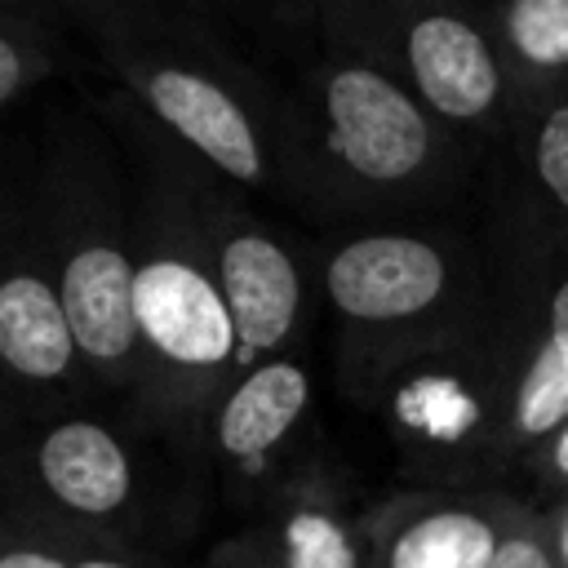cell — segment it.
Returning a JSON list of instances; mask_svg holds the SVG:
<instances>
[{
	"label": "cell",
	"instance_id": "obj_2",
	"mask_svg": "<svg viewBox=\"0 0 568 568\" xmlns=\"http://www.w3.org/2000/svg\"><path fill=\"white\" fill-rule=\"evenodd\" d=\"M138 324L155 364L164 368L160 404L186 444H204V426L235 368V320L222 284L182 257H151L138 266Z\"/></svg>",
	"mask_w": 568,
	"mask_h": 568
},
{
	"label": "cell",
	"instance_id": "obj_14",
	"mask_svg": "<svg viewBox=\"0 0 568 568\" xmlns=\"http://www.w3.org/2000/svg\"><path fill=\"white\" fill-rule=\"evenodd\" d=\"M0 568H173V564L151 550L71 537V532H58V528H44V524H31L4 510Z\"/></svg>",
	"mask_w": 568,
	"mask_h": 568
},
{
	"label": "cell",
	"instance_id": "obj_18",
	"mask_svg": "<svg viewBox=\"0 0 568 568\" xmlns=\"http://www.w3.org/2000/svg\"><path fill=\"white\" fill-rule=\"evenodd\" d=\"M528 484L537 497H546V506L568 501V426L541 448V457L528 470Z\"/></svg>",
	"mask_w": 568,
	"mask_h": 568
},
{
	"label": "cell",
	"instance_id": "obj_20",
	"mask_svg": "<svg viewBox=\"0 0 568 568\" xmlns=\"http://www.w3.org/2000/svg\"><path fill=\"white\" fill-rule=\"evenodd\" d=\"M18 84H22V53H18V40L4 36L0 40V102H13Z\"/></svg>",
	"mask_w": 568,
	"mask_h": 568
},
{
	"label": "cell",
	"instance_id": "obj_3",
	"mask_svg": "<svg viewBox=\"0 0 568 568\" xmlns=\"http://www.w3.org/2000/svg\"><path fill=\"white\" fill-rule=\"evenodd\" d=\"M528 501L506 488H430L368 510L373 568H493Z\"/></svg>",
	"mask_w": 568,
	"mask_h": 568
},
{
	"label": "cell",
	"instance_id": "obj_11",
	"mask_svg": "<svg viewBox=\"0 0 568 568\" xmlns=\"http://www.w3.org/2000/svg\"><path fill=\"white\" fill-rule=\"evenodd\" d=\"M146 102L173 133H182L200 155H209L231 178L240 182L262 178V151L253 124L244 120L235 98L213 80L182 67H155L146 75Z\"/></svg>",
	"mask_w": 568,
	"mask_h": 568
},
{
	"label": "cell",
	"instance_id": "obj_8",
	"mask_svg": "<svg viewBox=\"0 0 568 568\" xmlns=\"http://www.w3.org/2000/svg\"><path fill=\"white\" fill-rule=\"evenodd\" d=\"M248 532L266 568H373L368 510H355L324 475H288Z\"/></svg>",
	"mask_w": 568,
	"mask_h": 568
},
{
	"label": "cell",
	"instance_id": "obj_1",
	"mask_svg": "<svg viewBox=\"0 0 568 568\" xmlns=\"http://www.w3.org/2000/svg\"><path fill=\"white\" fill-rule=\"evenodd\" d=\"M4 510L71 537L133 546L164 559L169 546L186 537L133 444L102 417L84 413L53 417L13 448Z\"/></svg>",
	"mask_w": 568,
	"mask_h": 568
},
{
	"label": "cell",
	"instance_id": "obj_10",
	"mask_svg": "<svg viewBox=\"0 0 568 568\" xmlns=\"http://www.w3.org/2000/svg\"><path fill=\"white\" fill-rule=\"evenodd\" d=\"M217 284L235 320V377H244L248 368L266 364L275 346L288 342L302 306V284L288 253L253 231L226 240L217 262Z\"/></svg>",
	"mask_w": 568,
	"mask_h": 568
},
{
	"label": "cell",
	"instance_id": "obj_15",
	"mask_svg": "<svg viewBox=\"0 0 568 568\" xmlns=\"http://www.w3.org/2000/svg\"><path fill=\"white\" fill-rule=\"evenodd\" d=\"M506 36L532 67H568V0H510Z\"/></svg>",
	"mask_w": 568,
	"mask_h": 568
},
{
	"label": "cell",
	"instance_id": "obj_12",
	"mask_svg": "<svg viewBox=\"0 0 568 568\" xmlns=\"http://www.w3.org/2000/svg\"><path fill=\"white\" fill-rule=\"evenodd\" d=\"M408 71L417 93L453 120L484 115L497 98V62L484 36L453 13H426L422 22H413Z\"/></svg>",
	"mask_w": 568,
	"mask_h": 568
},
{
	"label": "cell",
	"instance_id": "obj_4",
	"mask_svg": "<svg viewBox=\"0 0 568 568\" xmlns=\"http://www.w3.org/2000/svg\"><path fill=\"white\" fill-rule=\"evenodd\" d=\"M568 426V275L555 284L541 333L506 368V382L488 408V435L479 457V488H497L501 475H524L541 448Z\"/></svg>",
	"mask_w": 568,
	"mask_h": 568
},
{
	"label": "cell",
	"instance_id": "obj_9",
	"mask_svg": "<svg viewBox=\"0 0 568 568\" xmlns=\"http://www.w3.org/2000/svg\"><path fill=\"white\" fill-rule=\"evenodd\" d=\"M62 306L80 346V359L106 377L124 382L138 373V266L111 244H84L62 266Z\"/></svg>",
	"mask_w": 568,
	"mask_h": 568
},
{
	"label": "cell",
	"instance_id": "obj_16",
	"mask_svg": "<svg viewBox=\"0 0 568 568\" xmlns=\"http://www.w3.org/2000/svg\"><path fill=\"white\" fill-rule=\"evenodd\" d=\"M493 568H564L559 559V546H555V532H550V519L541 506H524L506 532V541L497 546V559Z\"/></svg>",
	"mask_w": 568,
	"mask_h": 568
},
{
	"label": "cell",
	"instance_id": "obj_7",
	"mask_svg": "<svg viewBox=\"0 0 568 568\" xmlns=\"http://www.w3.org/2000/svg\"><path fill=\"white\" fill-rule=\"evenodd\" d=\"M328 297L355 324H399L426 315L444 288L448 266L435 244L413 235H364L333 253Z\"/></svg>",
	"mask_w": 568,
	"mask_h": 568
},
{
	"label": "cell",
	"instance_id": "obj_13",
	"mask_svg": "<svg viewBox=\"0 0 568 568\" xmlns=\"http://www.w3.org/2000/svg\"><path fill=\"white\" fill-rule=\"evenodd\" d=\"M0 355L31 386H58L75 373L80 346L62 293L40 275H9L0 284Z\"/></svg>",
	"mask_w": 568,
	"mask_h": 568
},
{
	"label": "cell",
	"instance_id": "obj_17",
	"mask_svg": "<svg viewBox=\"0 0 568 568\" xmlns=\"http://www.w3.org/2000/svg\"><path fill=\"white\" fill-rule=\"evenodd\" d=\"M537 173L568 213V102L555 106L537 129Z\"/></svg>",
	"mask_w": 568,
	"mask_h": 568
},
{
	"label": "cell",
	"instance_id": "obj_19",
	"mask_svg": "<svg viewBox=\"0 0 568 568\" xmlns=\"http://www.w3.org/2000/svg\"><path fill=\"white\" fill-rule=\"evenodd\" d=\"M195 568H266V559H262V550H257L253 532L244 528L240 537H231V541H222L217 550H209Z\"/></svg>",
	"mask_w": 568,
	"mask_h": 568
},
{
	"label": "cell",
	"instance_id": "obj_21",
	"mask_svg": "<svg viewBox=\"0 0 568 568\" xmlns=\"http://www.w3.org/2000/svg\"><path fill=\"white\" fill-rule=\"evenodd\" d=\"M546 519H550V532H555V546H559V559L568 568V501H555V506H541Z\"/></svg>",
	"mask_w": 568,
	"mask_h": 568
},
{
	"label": "cell",
	"instance_id": "obj_5",
	"mask_svg": "<svg viewBox=\"0 0 568 568\" xmlns=\"http://www.w3.org/2000/svg\"><path fill=\"white\" fill-rule=\"evenodd\" d=\"M306 408H311V377L297 359L275 355V359L248 368L244 377H231L209 426H204L209 462L244 497H253V488L262 479H271V497H275L280 493V475H275L280 453L297 435Z\"/></svg>",
	"mask_w": 568,
	"mask_h": 568
},
{
	"label": "cell",
	"instance_id": "obj_6",
	"mask_svg": "<svg viewBox=\"0 0 568 568\" xmlns=\"http://www.w3.org/2000/svg\"><path fill=\"white\" fill-rule=\"evenodd\" d=\"M328 142L368 182H399L426 164V115L377 71L342 67L328 89Z\"/></svg>",
	"mask_w": 568,
	"mask_h": 568
}]
</instances>
